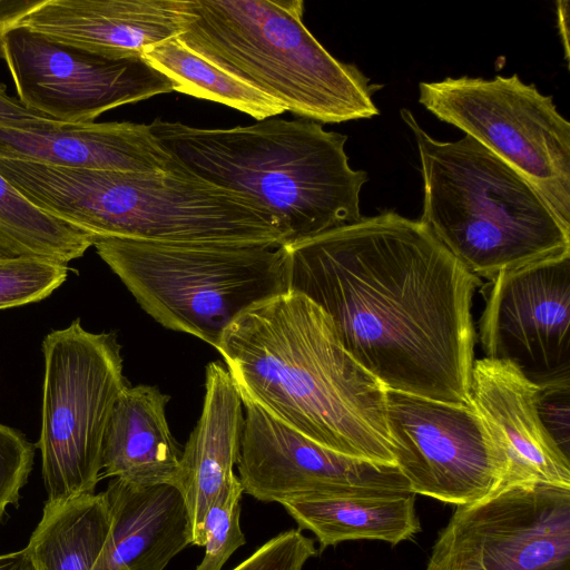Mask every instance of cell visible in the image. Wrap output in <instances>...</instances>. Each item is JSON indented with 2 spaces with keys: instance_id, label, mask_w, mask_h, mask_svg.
I'll return each mask as SVG.
<instances>
[{
  "instance_id": "3",
  "label": "cell",
  "mask_w": 570,
  "mask_h": 570,
  "mask_svg": "<svg viewBox=\"0 0 570 570\" xmlns=\"http://www.w3.org/2000/svg\"><path fill=\"white\" fill-rule=\"evenodd\" d=\"M149 128L178 170L264 206L286 244L358 222L367 173L353 169L347 136L316 121L267 118L227 129L156 118Z\"/></svg>"
},
{
  "instance_id": "16",
  "label": "cell",
  "mask_w": 570,
  "mask_h": 570,
  "mask_svg": "<svg viewBox=\"0 0 570 570\" xmlns=\"http://www.w3.org/2000/svg\"><path fill=\"white\" fill-rule=\"evenodd\" d=\"M539 391L508 362L474 360L470 403L507 463L504 484L570 488L569 456L541 419Z\"/></svg>"
},
{
  "instance_id": "6",
  "label": "cell",
  "mask_w": 570,
  "mask_h": 570,
  "mask_svg": "<svg viewBox=\"0 0 570 570\" xmlns=\"http://www.w3.org/2000/svg\"><path fill=\"white\" fill-rule=\"evenodd\" d=\"M188 10L176 38L285 111L323 124L380 114L373 95L381 86L316 40L302 0H188Z\"/></svg>"
},
{
  "instance_id": "8",
  "label": "cell",
  "mask_w": 570,
  "mask_h": 570,
  "mask_svg": "<svg viewBox=\"0 0 570 570\" xmlns=\"http://www.w3.org/2000/svg\"><path fill=\"white\" fill-rule=\"evenodd\" d=\"M45 377L38 448L48 500L92 494L115 403L127 386L114 333L86 331L80 320L42 342Z\"/></svg>"
},
{
  "instance_id": "30",
  "label": "cell",
  "mask_w": 570,
  "mask_h": 570,
  "mask_svg": "<svg viewBox=\"0 0 570 570\" xmlns=\"http://www.w3.org/2000/svg\"><path fill=\"white\" fill-rule=\"evenodd\" d=\"M0 570H37L24 549L0 554Z\"/></svg>"
},
{
  "instance_id": "21",
  "label": "cell",
  "mask_w": 570,
  "mask_h": 570,
  "mask_svg": "<svg viewBox=\"0 0 570 570\" xmlns=\"http://www.w3.org/2000/svg\"><path fill=\"white\" fill-rule=\"evenodd\" d=\"M415 493L351 495L282 504L298 529L313 532L324 549L348 540L397 544L420 530Z\"/></svg>"
},
{
  "instance_id": "12",
  "label": "cell",
  "mask_w": 570,
  "mask_h": 570,
  "mask_svg": "<svg viewBox=\"0 0 570 570\" xmlns=\"http://www.w3.org/2000/svg\"><path fill=\"white\" fill-rule=\"evenodd\" d=\"M17 99L63 124L94 122L107 110L175 91L144 57L111 59L18 28L0 46Z\"/></svg>"
},
{
  "instance_id": "15",
  "label": "cell",
  "mask_w": 570,
  "mask_h": 570,
  "mask_svg": "<svg viewBox=\"0 0 570 570\" xmlns=\"http://www.w3.org/2000/svg\"><path fill=\"white\" fill-rule=\"evenodd\" d=\"M188 0H39L18 28L97 56L144 57L178 37Z\"/></svg>"
},
{
  "instance_id": "24",
  "label": "cell",
  "mask_w": 570,
  "mask_h": 570,
  "mask_svg": "<svg viewBox=\"0 0 570 570\" xmlns=\"http://www.w3.org/2000/svg\"><path fill=\"white\" fill-rule=\"evenodd\" d=\"M243 488L236 476L208 507L203 521L205 556L195 570H222L246 543L239 524Z\"/></svg>"
},
{
  "instance_id": "10",
  "label": "cell",
  "mask_w": 570,
  "mask_h": 570,
  "mask_svg": "<svg viewBox=\"0 0 570 570\" xmlns=\"http://www.w3.org/2000/svg\"><path fill=\"white\" fill-rule=\"evenodd\" d=\"M425 570H570V488L510 483L456 505Z\"/></svg>"
},
{
  "instance_id": "18",
  "label": "cell",
  "mask_w": 570,
  "mask_h": 570,
  "mask_svg": "<svg viewBox=\"0 0 570 570\" xmlns=\"http://www.w3.org/2000/svg\"><path fill=\"white\" fill-rule=\"evenodd\" d=\"M104 494L110 530L91 570H164L191 544L186 502L176 485L114 478Z\"/></svg>"
},
{
  "instance_id": "5",
  "label": "cell",
  "mask_w": 570,
  "mask_h": 570,
  "mask_svg": "<svg viewBox=\"0 0 570 570\" xmlns=\"http://www.w3.org/2000/svg\"><path fill=\"white\" fill-rule=\"evenodd\" d=\"M424 185L420 223L470 273H502L570 254V228L515 169L480 142L431 137L409 109Z\"/></svg>"
},
{
  "instance_id": "26",
  "label": "cell",
  "mask_w": 570,
  "mask_h": 570,
  "mask_svg": "<svg viewBox=\"0 0 570 570\" xmlns=\"http://www.w3.org/2000/svg\"><path fill=\"white\" fill-rule=\"evenodd\" d=\"M33 456L35 445L22 433L0 423V520L9 505L18 503Z\"/></svg>"
},
{
  "instance_id": "7",
  "label": "cell",
  "mask_w": 570,
  "mask_h": 570,
  "mask_svg": "<svg viewBox=\"0 0 570 570\" xmlns=\"http://www.w3.org/2000/svg\"><path fill=\"white\" fill-rule=\"evenodd\" d=\"M97 254L166 328L216 346L253 305L288 291L284 246L95 237Z\"/></svg>"
},
{
  "instance_id": "9",
  "label": "cell",
  "mask_w": 570,
  "mask_h": 570,
  "mask_svg": "<svg viewBox=\"0 0 570 570\" xmlns=\"http://www.w3.org/2000/svg\"><path fill=\"white\" fill-rule=\"evenodd\" d=\"M419 102L521 174L570 228V122L514 73L420 82Z\"/></svg>"
},
{
  "instance_id": "25",
  "label": "cell",
  "mask_w": 570,
  "mask_h": 570,
  "mask_svg": "<svg viewBox=\"0 0 570 570\" xmlns=\"http://www.w3.org/2000/svg\"><path fill=\"white\" fill-rule=\"evenodd\" d=\"M66 264L42 258L0 259V309L48 297L66 279Z\"/></svg>"
},
{
  "instance_id": "20",
  "label": "cell",
  "mask_w": 570,
  "mask_h": 570,
  "mask_svg": "<svg viewBox=\"0 0 570 570\" xmlns=\"http://www.w3.org/2000/svg\"><path fill=\"white\" fill-rule=\"evenodd\" d=\"M168 401L156 386L124 387L105 434L102 476L138 485L174 484L181 451L167 422Z\"/></svg>"
},
{
  "instance_id": "27",
  "label": "cell",
  "mask_w": 570,
  "mask_h": 570,
  "mask_svg": "<svg viewBox=\"0 0 570 570\" xmlns=\"http://www.w3.org/2000/svg\"><path fill=\"white\" fill-rule=\"evenodd\" d=\"M316 554L314 540L292 529L265 542L232 570H303Z\"/></svg>"
},
{
  "instance_id": "22",
  "label": "cell",
  "mask_w": 570,
  "mask_h": 570,
  "mask_svg": "<svg viewBox=\"0 0 570 570\" xmlns=\"http://www.w3.org/2000/svg\"><path fill=\"white\" fill-rule=\"evenodd\" d=\"M94 236L42 210L0 174V259L81 257Z\"/></svg>"
},
{
  "instance_id": "17",
  "label": "cell",
  "mask_w": 570,
  "mask_h": 570,
  "mask_svg": "<svg viewBox=\"0 0 570 570\" xmlns=\"http://www.w3.org/2000/svg\"><path fill=\"white\" fill-rule=\"evenodd\" d=\"M0 157L96 170H177L149 125L131 121L0 122Z\"/></svg>"
},
{
  "instance_id": "29",
  "label": "cell",
  "mask_w": 570,
  "mask_h": 570,
  "mask_svg": "<svg viewBox=\"0 0 570 570\" xmlns=\"http://www.w3.org/2000/svg\"><path fill=\"white\" fill-rule=\"evenodd\" d=\"M39 0H0V46L6 36L18 29L21 20Z\"/></svg>"
},
{
  "instance_id": "14",
  "label": "cell",
  "mask_w": 570,
  "mask_h": 570,
  "mask_svg": "<svg viewBox=\"0 0 570 570\" xmlns=\"http://www.w3.org/2000/svg\"><path fill=\"white\" fill-rule=\"evenodd\" d=\"M245 406L236 463L243 492L263 502L412 492L396 465L330 450L254 403Z\"/></svg>"
},
{
  "instance_id": "11",
  "label": "cell",
  "mask_w": 570,
  "mask_h": 570,
  "mask_svg": "<svg viewBox=\"0 0 570 570\" xmlns=\"http://www.w3.org/2000/svg\"><path fill=\"white\" fill-rule=\"evenodd\" d=\"M385 399L395 465L413 493L459 505L504 484L507 463L471 404L394 390Z\"/></svg>"
},
{
  "instance_id": "28",
  "label": "cell",
  "mask_w": 570,
  "mask_h": 570,
  "mask_svg": "<svg viewBox=\"0 0 570 570\" xmlns=\"http://www.w3.org/2000/svg\"><path fill=\"white\" fill-rule=\"evenodd\" d=\"M45 118L24 108L16 97L7 91V86L0 81V122L12 126L33 124Z\"/></svg>"
},
{
  "instance_id": "1",
  "label": "cell",
  "mask_w": 570,
  "mask_h": 570,
  "mask_svg": "<svg viewBox=\"0 0 570 570\" xmlns=\"http://www.w3.org/2000/svg\"><path fill=\"white\" fill-rule=\"evenodd\" d=\"M283 246L288 291L386 390L471 404L482 282L419 220L389 210Z\"/></svg>"
},
{
  "instance_id": "19",
  "label": "cell",
  "mask_w": 570,
  "mask_h": 570,
  "mask_svg": "<svg viewBox=\"0 0 570 570\" xmlns=\"http://www.w3.org/2000/svg\"><path fill=\"white\" fill-rule=\"evenodd\" d=\"M243 401L226 366L206 367L200 417L180 455L174 485L181 492L191 527V544L204 547L203 521L216 497L236 478L244 425Z\"/></svg>"
},
{
  "instance_id": "2",
  "label": "cell",
  "mask_w": 570,
  "mask_h": 570,
  "mask_svg": "<svg viewBox=\"0 0 570 570\" xmlns=\"http://www.w3.org/2000/svg\"><path fill=\"white\" fill-rule=\"evenodd\" d=\"M216 350L243 403L330 450L395 465L386 389L304 295L287 291L253 305L224 331Z\"/></svg>"
},
{
  "instance_id": "13",
  "label": "cell",
  "mask_w": 570,
  "mask_h": 570,
  "mask_svg": "<svg viewBox=\"0 0 570 570\" xmlns=\"http://www.w3.org/2000/svg\"><path fill=\"white\" fill-rule=\"evenodd\" d=\"M484 357L539 389L570 386V254L502 273L483 288Z\"/></svg>"
},
{
  "instance_id": "23",
  "label": "cell",
  "mask_w": 570,
  "mask_h": 570,
  "mask_svg": "<svg viewBox=\"0 0 570 570\" xmlns=\"http://www.w3.org/2000/svg\"><path fill=\"white\" fill-rule=\"evenodd\" d=\"M144 58L175 83V91L226 105L258 121L285 111L277 101L190 50L177 38L150 48Z\"/></svg>"
},
{
  "instance_id": "4",
  "label": "cell",
  "mask_w": 570,
  "mask_h": 570,
  "mask_svg": "<svg viewBox=\"0 0 570 570\" xmlns=\"http://www.w3.org/2000/svg\"><path fill=\"white\" fill-rule=\"evenodd\" d=\"M0 174L32 204L94 237L268 247L287 239L258 202L180 170H96L0 157Z\"/></svg>"
}]
</instances>
